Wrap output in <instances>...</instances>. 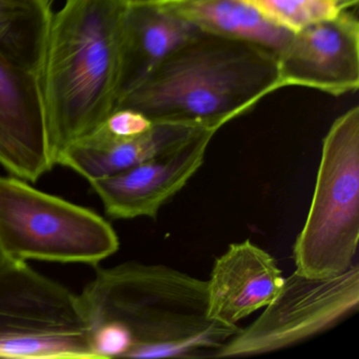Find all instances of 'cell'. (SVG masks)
<instances>
[{
    "mask_svg": "<svg viewBox=\"0 0 359 359\" xmlns=\"http://www.w3.org/2000/svg\"><path fill=\"white\" fill-rule=\"evenodd\" d=\"M6 258H8L7 256L5 255L3 250H1V248H0V262H3V260L6 259Z\"/></svg>",
    "mask_w": 359,
    "mask_h": 359,
    "instance_id": "obj_20",
    "label": "cell"
},
{
    "mask_svg": "<svg viewBox=\"0 0 359 359\" xmlns=\"http://www.w3.org/2000/svg\"><path fill=\"white\" fill-rule=\"evenodd\" d=\"M159 5L188 20L201 32L247 41L277 56L293 35L241 0H167Z\"/></svg>",
    "mask_w": 359,
    "mask_h": 359,
    "instance_id": "obj_14",
    "label": "cell"
},
{
    "mask_svg": "<svg viewBox=\"0 0 359 359\" xmlns=\"http://www.w3.org/2000/svg\"><path fill=\"white\" fill-rule=\"evenodd\" d=\"M359 241V107L335 119L323 140L306 222L293 247L295 271L339 274L353 264Z\"/></svg>",
    "mask_w": 359,
    "mask_h": 359,
    "instance_id": "obj_4",
    "label": "cell"
},
{
    "mask_svg": "<svg viewBox=\"0 0 359 359\" xmlns=\"http://www.w3.org/2000/svg\"><path fill=\"white\" fill-rule=\"evenodd\" d=\"M283 272L268 252L251 241L229 245L207 280L208 316L231 327L266 308L283 287Z\"/></svg>",
    "mask_w": 359,
    "mask_h": 359,
    "instance_id": "obj_11",
    "label": "cell"
},
{
    "mask_svg": "<svg viewBox=\"0 0 359 359\" xmlns=\"http://www.w3.org/2000/svg\"><path fill=\"white\" fill-rule=\"evenodd\" d=\"M0 165L35 182L54 167L39 73L0 56Z\"/></svg>",
    "mask_w": 359,
    "mask_h": 359,
    "instance_id": "obj_10",
    "label": "cell"
},
{
    "mask_svg": "<svg viewBox=\"0 0 359 359\" xmlns=\"http://www.w3.org/2000/svg\"><path fill=\"white\" fill-rule=\"evenodd\" d=\"M281 88L278 56L259 46L201 32L121 98L153 123L219 131Z\"/></svg>",
    "mask_w": 359,
    "mask_h": 359,
    "instance_id": "obj_3",
    "label": "cell"
},
{
    "mask_svg": "<svg viewBox=\"0 0 359 359\" xmlns=\"http://www.w3.org/2000/svg\"><path fill=\"white\" fill-rule=\"evenodd\" d=\"M53 15L51 0H0V56L39 74Z\"/></svg>",
    "mask_w": 359,
    "mask_h": 359,
    "instance_id": "obj_15",
    "label": "cell"
},
{
    "mask_svg": "<svg viewBox=\"0 0 359 359\" xmlns=\"http://www.w3.org/2000/svg\"><path fill=\"white\" fill-rule=\"evenodd\" d=\"M154 123L133 109L117 108L100 127L113 137L131 138L150 131Z\"/></svg>",
    "mask_w": 359,
    "mask_h": 359,
    "instance_id": "obj_17",
    "label": "cell"
},
{
    "mask_svg": "<svg viewBox=\"0 0 359 359\" xmlns=\"http://www.w3.org/2000/svg\"><path fill=\"white\" fill-rule=\"evenodd\" d=\"M201 32L165 6H128L118 102L144 83L174 51Z\"/></svg>",
    "mask_w": 359,
    "mask_h": 359,
    "instance_id": "obj_13",
    "label": "cell"
},
{
    "mask_svg": "<svg viewBox=\"0 0 359 359\" xmlns=\"http://www.w3.org/2000/svg\"><path fill=\"white\" fill-rule=\"evenodd\" d=\"M127 6L159 5L167 0H121Z\"/></svg>",
    "mask_w": 359,
    "mask_h": 359,
    "instance_id": "obj_19",
    "label": "cell"
},
{
    "mask_svg": "<svg viewBox=\"0 0 359 359\" xmlns=\"http://www.w3.org/2000/svg\"><path fill=\"white\" fill-rule=\"evenodd\" d=\"M0 248L8 258L96 264L116 253L113 226L92 210L0 177Z\"/></svg>",
    "mask_w": 359,
    "mask_h": 359,
    "instance_id": "obj_5",
    "label": "cell"
},
{
    "mask_svg": "<svg viewBox=\"0 0 359 359\" xmlns=\"http://www.w3.org/2000/svg\"><path fill=\"white\" fill-rule=\"evenodd\" d=\"M184 123H155L147 133L131 138L109 135L102 128L71 144L56 165L70 168L88 182L113 175L175 150L203 131Z\"/></svg>",
    "mask_w": 359,
    "mask_h": 359,
    "instance_id": "obj_12",
    "label": "cell"
},
{
    "mask_svg": "<svg viewBox=\"0 0 359 359\" xmlns=\"http://www.w3.org/2000/svg\"><path fill=\"white\" fill-rule=\"evenodd\" d=\"M216 133L203 130L171 152L90 184L111 218H156L161 208L203 167Z\"/></svg>",
    "mask_w": 359,
    "mask_h": 359,
    "instance_id": "obj_9",
    "label": "cell"
},
{
    "mask_svg": "<svg viewBox=\"0 0 359 359\" xmlns=\"http://www.w3.org/2000/svg\"><path fill=\"white\" fill-rule=\"evenodd\" d=\"M340 10L355 9L358 5L359 0H332Z\"/></svg>",
    "mask_w": 359,
    "mask_h": 359,
    "instance_id": "obj_18",
    "label": "cell"
},
{
    "mask_svg": "<svg viewBox=\"0 0 359 359\" xmlns=\"http://www.w3.org/2000/svg\"><path fill=\"white\" fill-rule=\"evenodd\" d=\"M127 7L121 0H66L54 13L39 81L55 165L116 109Z\"/></svg>",
    "mask_w": 359,
    "mask_h": 359,
    "instance_id": "obj_2",
    "label": "cell"
},
{
    "mask_svg": "<svg viewBox=\"0 0 359 359\" xmlns=\"http://www.w3.org/2000/svg\"><path fill=\"white\" fill-rule=\"evenodd\" d=\"M262 14L264 18L296 33L304 27L329 20L341 10L332 0H241Z\"/></svg>",
    "mask_w": 359,
    "mask_h": 359,
    "instance_id": "obj_16",
    "label": "cell"
},
{
    "mask_svg": "<svg viewBox=\"0 0 359 359\" xmlns=\"http://www.w3.org/2000/svg\"><path fill=\"white\" fill-rule=\"evenodd\" d=\"M359 266L330 276L292 273L276 297L247 327H241L215 358L270 354L297 346L339 325L358 311Z\"/></svg>",
    "mask_w": 359,
    "mask_h": 359,
    "instance_id": "obj_7",
    "label": "cell"
},
{
    "mask_svg": "<svg viewBox=\"0 0 359 359\" xmlns=\"http://www.w3.org/2000/svg\"><path fill=\"white\" fill-rule=\"evenodd\" d=\"M79 296L90 329L113 325L129 335L127 358L214 357L241 330L209 318L207 280L161 264L98 269Z\"/></svg>",
    "mask_w": 359,
    "mask_h": 359,
    "instance_id": "obj_1",
    "label": "cell"
},
{
    "mask_svg": "<svg viewBox=\"0 0 359 359\" xmlns=\"http://www.w3.org/2000/svg\"><path fill=\"white\" fill-rule=\"evenodd\" d=\"M281 88L316 90L332 96L359 88V22L355 9L341 10L293 33L278 54Z\"/></svg>",
    "mask_w": 359,
    "mask_h": 359,
    "instance_id": "obj_8",
    "label": "cell"
},
{
    "mask_svg": "<svg viewBox=\"0 0 359 359\" xmlns=\"http://www.w3.org/2000/svg\"><path fill=\"white\" fill-rule=\"evenodd\" d=\"M0 357L94 358L81 296L24 260L0 262Z\"/></svg>",
    "mask_w": 359,
    "mask_h": 359,
    "instance_id": "obj_6",
    "label": "cell"
}]
</instances>
